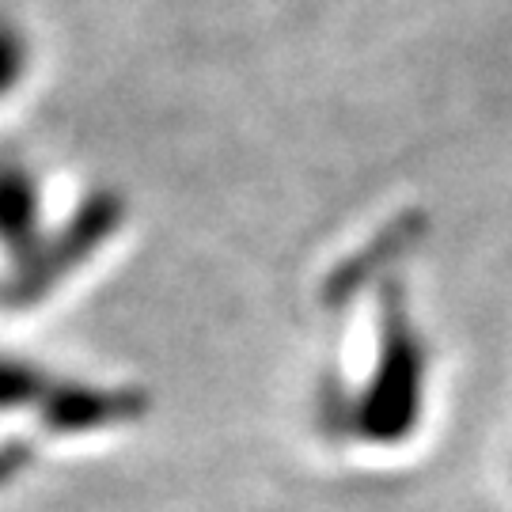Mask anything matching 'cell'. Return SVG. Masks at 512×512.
Wrapping results in <instances>:
<instances>
[{
	"label": "cell",
	"instance_id": "6da1fadb",
	"mask_svg": "<svg viewBox=\"0 0 512 512\" xmlns=\"http://www.w3.org/2000/svg\"><path fill=\"white\" fill-rule=\"evenodd\" d=\"M38 183L19 160H0V239L23 247L38 232Z\"/></svg>",
	"mask_w": 512,
	"mask_h": 512
},
{
	"label": "cell",
	"instance_id": "7a4b0ae2",
	"mask_svg": "<svg viewBox=\"0 0 512 512\" xmlns=\"http://www.w3.org/2000/svg\"><path fill=\"white\" fill-rule=\"evenodd\" d=\"M31 69H35L31 27L12 8H0V103L23 92V84L31 80Z\"/></svg>",
	"mask_w": 512,
	"mask_h": 512
}]
</instances>
